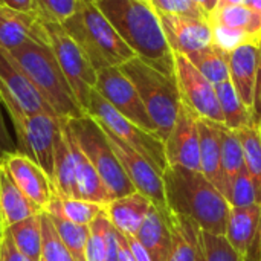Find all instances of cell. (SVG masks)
<instances>
[{
  "label": "cell",
  "instance_id": "cell-19",
  "mask_svg": "<svg viewBox=\"0 0 261 261\" xmlns=\"http://www.w3.org/2000/svg\"><path fill=\"white\" fill-rule=\"evenodd\" d=\"M61 128H63V133H64V136H66V139L69 142L70 151H72L80 199L106 206L107 203H110L113 200L109 190H107V187L104 185L102 179L99 177V174L95 170V167L92 165V162L87 159V156L83 153V150L75 142L73 136L70 135V132L64 125L63 119H61Z\"/></svg>",
  "mask_w": 261,
  "mask_h": 261
},
{
  "label": "cell",
  "instance_id": "cell-39",
  "mask_svg": "<svg viewBox=\"0 0 261 261\" xmlns=\"http://www.w3.org/2000/svg\"><path fill=\"white\" fill-rule=\"evenodd\" d=\"M81 0H34V11L46 20L64 23L72 17Z\"/></svg>",
  "mask_w": 261,
  "mask_h": 261
},
{
  "label": "cell",
  "instance_id": "cell-35",
  "mask_svg": "<svg viewBox=\"0 0 261 261\" xmlns=\"http://www.w3.org/2000/svg\"><path fill=\"white\" fill-rule=\"evenodd\" d=\"M225 199L231 206L240 208V206H251L258 203L257 202V191L254 187V182L251 176L248 174L246 168L242 170L239 174H236L232 179L226 182V191Z\"/></svg>",
  "mask_w": 261,
  "mask_h": 261
},
{
  "label": "cell",
  "instance_id": "cell-15",
  "mask_svg": "<svg viewBox=\"0 0 261 261\" xmlns=\"http://www.w3.org/2000/svg\"><path fill=\"white\" fill-rule=\"evenodd\" d=\"M167 41L174 54L190 55L213 44V28L208 18L159 12Z\"/></svg>",
  "mask_w": 261,
  "mask_h": 261
},
{
  "label": "cell",
  "instance_id": "cell-50",
  "mask_svg": "<svg viewBox=\"0 0 261 261\" xmlns=\"http://www.w3.org/2000/svg\"><path fill=\"white\" fill-rule=\"evenodd\" d=\"M217 5H219V0H205L203 2V8H205V12L208 14V17L217 8Z\"/></svg>",
  "mask_w": 261,
  "mask_h": 261
},
{
  "label": "cell",
  "instance_id": "cell-22",
  "mask_svg": "<svg viewBox=\"0 0 261 261\" xmlns=\"http://www.w3.org/2000/svg\"><path fill=\"white\" fill-rule=\"evenodd\" d=\"M41 213L43 210L23 194L5 165L0 164V229H6Z\"/></svg>",
  "mask_w": 261,
  "mask_h": 261
},
{
  "label": "cell",
  "instance_id": "cell-46",
  "mask_svg": "<svg viewBox=\"0 0 261 261\" xmlns=\"http://www.w3.org/2000/svg\"><path fill=\"white\" fill-rule=\"evenodd\" d=\"M254 115H255V121L260 124L261 127V54L260 64H258V73H257V84H255V96H254Z\"/></svg>",
  "mask_w": 261,
  "mask_h": 261
},
{
  "label": "cell",
  "instance_id": "cell-44",
  "mask_svg": "<svg viewBox=\"0 0 261 261\" xmlns=\"http://www.w3.org/2000/svg\"><path fill=\"white\" fill-rule=\"evenodd\" d=\"M106 245H107V254L106 261H119V245H118V236L115 226L110 223L107 234H106Z\"/></svg>",
  "mask_w": 261,
  "mask_h": 261
},
{
  "label": "cell",
  "instance_id": "cell-28",
  "mask_svg": "<svg viewBox=\"0 0 261 261\" xmlns=\"http://www.w3.org/2000/svg\"><path fill=\"white\" fill-rule=\"evenodd\" d=\"M171 232V251L167 261L197 260V229L199 226L191 220L173 214L168 223Z\"/></svg>",
  "mask_w": 261,
  "mask_h": 261
},
{
  "label": "cell",
  "instance_id": "cell-18",
  "mask_svg": "<svg viewBox=\"0 0 261 261\" xmlns=\"http://www.w3.org/2000/svg\"><path fill=\"white\" fill-rule=\"evenodd\" d=\"M260 43H246L229 52V78L242 101L254 112V96L260 64Z\"/></svg>",
  "mask_w": 261,
  "mask_h": 261
},
{
  "label": "cell",
  "instance_id": "cell-14",
  "mask_svg": "<svg viewBox=\"0 0 261 261\" xmlns=\"http://www.w3.org/2000/svg\"><path fill=\"white\" fill-rule=\"evenodd\" d=\"M197 115L182 101L176 124L164 141L168 165L184 167L202 173L200 168V141Z\"/></svg>",
  "mask_w": 261,
  "mask_h": 261
},
{
  "label": "cell",
  "instance_id": "cell-23",
  "mask_svg": "<svg viewBox=\"0 0 261 261\" xmlns=\"http://www.w3.org/2000/svg\"><path fill=\"white\" fill-rule=\"evenodd\" d=\"M199 141H200V168L202 174L225 196L226 179L222 167V151H220V136L217 130V122L210 119L197 118Z\"/></svg>",
  "mask_w": 261,
  "mask_h": 261
},
{
  "label": "cell",
  "instance_id": "cell-9",
  "mask_svg": "<svg viewBox=\"0 0 261 261\" xmlns=\"http://www.w3.org/2000/svg\"><path fill=\"white\" fill-rule=\"evenodd\" d=\"M0 101L11 118L12 127L31 115L47 113L57 116L35 86L3 49H0Z\"/></svg>",
  "mask_w": 261,
  "mask_h": 261
},
{
  "label": "cell",
  "instance_id": "cell-21",
  "mask_svg": "<svg viewBox=\"0 0 261 261\" xmlns=\"http://www.w3.org/2000/svg\"><path fill=\"white\" fill-rule=\"evenodd\" d=\"M261 225V205L255 203L251 206H231L225 237L229 245L248 260L249 252L257 239Z\"/></svg>",
  "mask_w": 261,
  "mask_h": 261
},
{
  "label": "cell",
  "instance_id": "cell-41",
  "mask_svg": "<svg viewBox=\"0 0 261 261\" xmlns=\"http://www.w3.org/2000/svg\"><path fill=\"white\" fill-rule=\"evenodd\" d=\"M151 5L158 12L162 14H177V15L210 20L205 9L200 5H197L194 0H151Z\"/></svg>",
  "mask_w": 261,
  "mask_h": 261
},
{
  "label": "cell",
  "instance_id": "cell-12",
  "mask_svg": "<svg viewBox=\"0 0 261 261\" xmlns=\"http://www.w3.org/2000/svg\"><path fill=\"white\" fill-rule=\"evenodd\" d=\"M14 132L17 150L29 156L50 177L55 141L61 132V119L47 113L24 116L17 125H14Z\"/></svg>",
  "mask_w": 261,
  "mask_h": 261
},
{
  "label": "cell",
  "instance_id": "cell-2",
  "mask_svg": "<svg viewBox=\"0 0 261 261\" xmlns=\"http://www.w3.org/2000/svg\"><path fill=\"white\" fill-rule=\"evenodd\" d=\"M162 180L173 214L191 220L202 231L225 236L231 205L202 173L168 165Z\"/></svg>",
  "mask_w": 261,
  "mask_h": 261
},
{
  "label": "cell",
  "instance_id": "cell-51",
  "mask_svg": "<svg viewBox=\"0 0 261 261\" xmlns=\"http://www.w3.org/2000/svg\"><path fill=\"white\" fill-rule=\"evenodd\" d=\"M246 0H219L217 8H223V6H236V5H245Z\"/></svg>",
  "mask_w": 261,
  "mask_h": 261
},
{
  "label": "cell",
  "instance_id": "cell-17",
  "mask_svg": "<svg viewBox=\"0 0 261 261\" xmlns=\"http://www.w3.org/2000/svg\"><path fill=\"white\" fill-rule=\"evenodd\" d=\"M2 164L23 194L44 211L54 197V185L43 168L20 151L9 154Z\"/></svg>",
  "mask_w": 261,
  "mask_h": 261
},
{
  "label": "cell",
  "instance_id": "cell-45",
  "mask_svg": "<svg viewBox=\"0 0 261 261\" xmlns=\"http://www.w3.org/2000/svg\"><path fill=\"white\" fill-rule=\"evenodd\" d=\"M125 240L128 243V248L133 254L135 261H151L148 252L145 251V248L139 243V240L135 236H125Z\"/></svg>",
  "mask_w": 261,
  "mask_h": 261
},
{
  "label": "cell",
  "instance_id": "cell-42",
  "mask_svg": "<svg viewBox=\"0 0 261 261\" xmlns=\"http://www.w3.org/2000/svg\"><path fill=\"white\" fill-rule=\"evenodd\" d=\"M0 261H29L17 249L8 229H0Z\"/></svg>",
  "mask_w": 261,
  "mask_h": 261
},
{
  "label": "cell",
  "instance_id": "cell-8",
  "mask_svg": "<svg viewBox=\"0 0 261 261\" xmlns=\"http://www.w3.org/2000/svg\"><path fill=\"white\" fill-rule=\"evenodd\" d=\"M43 24L47 32L49 46L66 75L78 102L87 113L90 93L93 92L96 86V76L98 72L90 64L84 52L80 49V46L70 38V35L64 31L61 23L41 18Z\"/></svg>",
  "mask_w": 261,
  "mask_h": 261
},
{
  "label": "cell",
  "instance_id": "cell-27",
  "mask_svg": "<svg viewBox=\"0 0 261 261\" xmlns=\"http://www.w3.org/2000/svg\"><path fill=\"white\" fill-rule=\"evenodd\" d=\"M214 87H216V92H217L220 110L223 113L225 125L228 128L237 132V130H240L243 127H248L252 122H257L254 112L242 101V98L237 93V90H236L234 84L231 83V80L219 83Z\"/></svg>",
  "mask_w": 261,
  "mask_h": 261
},
{
  "label": "cell",
  "instance_id": "cell-34",
  "mask_svg": "<svg viewBox=\"0 0 261 261\" xmlns=\"http://www.w3.org/2000/svg\"><path fill=\"white\" fill-rule=\"evenodd\" d=\"M196 261H246L226 240L225 236H216L197 229V260Z\"/></svg>",
  "mask_w": 261,
  "mask_h": 261
},
{
  "label": "cell",
  "instance_id": "cell-6",
  "mask_svg": "<svg viewBox=\"0 0 261 261\" xmlns=\"http://www.w3.org/2000/svg\"><path fill=\"white\" fill-rule=\"evenodd\" d=\"M63 122L98 171L113 200L136 191L113 153L106 132L92 116L84 115L75 119H63Z\"/></svg>",
  "mask_w": 261,
  "mask_h": 261
},
{
  "label": "cell",
  "instance_id": "cell-4",
  "mask_svg": "<svg viewBox=\"0 0 261 261\" xmlns=\"http://www.w3.org/2000/svg\"><path fill=\"white\" fill-rule=\"evenodd\" d=\"M8 54L60 119H75L87 115L49 44L26 43Z\"/></svg>",
  "mask_w": 261,
  "mask_h": 261
},
{
  "label": "cell",
  "instance_id": "cell-43",
  "mask_svg": "<svg viewBox=\"0 0 261 261\" xmlns=\"http://www.w3.org/2000/svg\"><path fill=\"white\" fill-rule=\"evenodd\" d=\"M3 104L0 101V164L12 153L18 151L17 150V144L14 142V139L11 138L9 128L5 122V116H3Z\"/></svg>",
  "mask_w": 261,
  "mask_h": 261
},
{
  "label": "cell",
  "instance_id": "cell-48",
  "mask_svg": "<svg viewBox=\"0 0 261 261\" xmlns=\"http://www.w3.org/2000/svg\"><path fill=\"white\" fill-rule=\"evenodd\" d=\"M0 3L8 6V8L18 9V11H26V12H31L35 8L34 0H0Z\"/></svg>",
  "mask_w": 261,
  "mask_h": 261
},
{
  "label": "cell",
  "instance_id": "cell-25",
  "mask_svg": "<svg viewBox=\"0 0 261 261\" xmlns=\"http://www.w3.org/2000/svg\"><path fill=\"white\" fill-rule=\"evenodd\" d=\"M49 219L54 223V228L57 234L60 236L61 242L67 248V251L72 254L75 261H86V248L90 236V226H81L73 222H70L60 208V200L57 194L54 193V197L47 208L44 210Z\"/></svg>",
  "mask_w": 261,
  "mask_h": 261
},
{
  "label": "cell",
  "instance_id": "cell-47",
  "mask_svg": "<svg viewBox=\"0 0 261 261\" xmlns=\"http://www.w3.org/2000/svg\"><path fill=\"white\" fill-rule=\"evenodd\" d=\"M116 236H118V245H119V261H135L133 254L128 248V243L125 240V236L121 234L118 229H116Z\"/></svg>",
  "mask_w": 261,
  "mask_h": 261
},
{
  "label": "cell",
  "instance_id": "cell-38",
  "mask_svg": "<svg viewBox=\"0 0 261 261\" xmlns=\"http://www.w3.org/2000/svg\"><path fill=\"white\" fill-rule=\"evenodd\" d=\"M110 226V220L106 213L99 214L90 223V236L86 248V261H106L107 245H106V234Z\"/></svg>",
  "mask_w": 261,
  "mask_h": 261
},
{
  "label": "cell",
  "instance_id": "cell-40",
  "mask_svg": "<svg viewBox=\"0 0 261 261\" xmlns=\"http://www.w3.org/2000/svg\"><path fill=\"white\" fill-rule=\"evenodd\" d=\"M211 28H213V43L222 50H225L226 54L232 52L234 49L246 43H260L245 31L231 29L216 23H211Z\"/></svg>",
  "mask_w": 261,
  "mask_h": 261
},
{
  "label": "cell",
  "instance_id": "cell-10",
  "mask_svg": "<svg viewBox=\"0 0 261 261\" xmlns=\"http://www.w3.org/2000/svg\"><path fill=\"white\" fill-rule=\"evenodd\" d=\"M102 130L106 132L109 144H110L113 153L116 154L127 177L133 184L135 190L138 193H141L142 196H145L153 203V206L159 211V214L164 217V220L168 225L171 222L173 213L170 211L167 199H165L162 174L144 156H141L138 151H135L125 142L118 139L115 135H112L106 128H102Z\"/></svg>",
  "mask_w": 261,
  "mask_h": 261
},
{
  "label": "cell",
  "instance_id": "cell-5",
  "mask_svg": "<svg viewBox=\"0 0 261 261\" xmlns=\"http://www.w3.org/2000/svg\"><path fill=\"white\" fill-rule=\"evenodd\" d=\"M121 70L135 84L150 118L156 125L158 136L165 141L176 124L182 106L177 81L164 75L139 57L124 63Z\"/></svg>",
  "mask_w": 261,
  "mask_h": 261
},
{
  "label": "cell",
  "instance_id": "cell-26",
  "mask_svg": "<svg viewBox=\"0 0 261 261\" xmlns=\"http://www.w3.org/2000/svg\"><path fill=\"white\" fill-rule=\"evenodd\" d=\"M145 248L151 261H167L171 251V232L170 226L153 206L145 217L141 229L135 236Z\"/></svg>",
  "mask_w": 261,
  "mask_h": 261
},
{
  "label": "cell",
  "instance_id": "cell-37",
  "mask_svg": "<svg viewBox=\"0 0 261 261\" xmlns=\"http://www.w3.org/2000/svg\"><path fill=\"white\" fill-rule=\"evenodd\" d=\"M58 200H60V208H61L63 214L70 222L81 225V226H90V223L99 214L104 213L102 205L87 202L83 199H61V197H58Z\"/></svg>",
  "mask_w": 261,
  "mask_h": 261
},
{
  "label": "cell",
  "instance_id": "cell-24",
  "mask_svg": "<svg viewBox=\"0 0 261 261\" xmlns=\"http://www.w3.org/2000/svg\"><path fill=\"white\" fill-rule=\"evenodd\" d=\"M54 193L61 199H80L78 185H76V174H75V164L72 158V151L69 142L61 132L55 141L54 150V168L50 176Z\"/></svg>",
  "mask_w": 261,
  "mask_h": 261
},
{
  "label": "cell",
  "instance_id": "cell-1",
  "mask_svg": "<svg viewBox=\"0 0 261 261\" xmlns=\"http://www.w3.org/2000/svg\"><path fill=\"white\" fill-rule=\"evenodd\" d=\"M127 46L145 63L176 80V58L159 12L142 0H95Z\"/></svg>",
  "mask_w": 261,
  "mask_h": 261
},
{
  "label": "cell",
  "instance_id": "cell-31",
  "mask_svg": "<svg viewBox=\"0 0 261 261\" xmlns=\"http://www.w3.org/2000/svg\"><path fill=\"white\" fill-rule=\"evenodd\" d=\"M11 234L17 249L29 261H41V214L24 219L9 228H6Z\"/></svg>",
  "mask_w": 261,
  "mask_h": 261
},
{
  "label": "cell",
  "instance_id": "cell-52",
  "mask_svg": "<svg viewBox=\"0 0 261 261\" xmlns=\"http://www.w3.org/2000/svg\"><path fill=\"white\" fill-rule=\"evenodd\" d=\"M245 5L249 6L251 9H254L255 12H258L261 15V0H246Z\"/></svg>",
  "mask_w": 261,
  "mask_h": 261
},
{
  "label": "cell",
  "instance_id": "cell-16",
  "mask_svg": "<svg viewBox=\"0 0 261 261\" xmlns=\"http://www.w3.org/2000/svg\"><path fill=\"white\" fill-rule=\"evenodd\" d=\"M26 43L49 44L41 17L35 11H18L0 3V49L11 52Z\"/></svg>",
  "mask_w": 261,
  "mask_h": 261
},
{
  "label": "cell",
  "instance_id": "cell-13",
  "mask_svg": "<svg viewBox=\"0 0 261 261\" xmlns=\"http://www.w3.org/2000/svg\"><path fill=\"white\" fill-rule=\"evenodd\" d=\"M176 58V81L180 90L182 101L200 118L213 122L225 124L220 110L217 92L196 66L182 54H174Z\"/></svg>",
  "mask_w": 261,
  "mask_h": 261
},
{
  "label": "cell",
  "instance_id": "cell-3",
  "mask_svg": "<svg viewBox=\"0 0 261 261\" xmlns=\"http://www.w3.org/2000/svg\"><path fill=\"white\" fill-rule=\"evenodd\" d=\"M61 26L80 46L96 72L113 66L121 67L136 57L95 0H81L75 14Z\"/></svg>",
  "mask_w": 261,
  "mask_h": 261
},
{
  "label": "cell",
  "instance_id": "cell-11",
  "mask_svg": "<svg viewBox=\"0 0 261 261\" xmlns=\"http://www.w3.org/2000/svg\"><path fill=\"white\" fill-rule=\"evenodd\" d=\"M95 90L122 116L138 127L158 135L156 125L150 118L135 84L121 67H106L98 72Z\"/></svg>",
  "mask_w": 261,
  "mask_h": 261
},
{
  "label": "cell",
  "instance_id": "cell-32",
  "mask_svg": "<svg viewBox=\"0 0 261 261\" xmlns=\"http://www.w3.org/2000/svg\"><path fill=\"white\" fill-rule=\"evenodd\" d=\"M239 139L243 148L245 168L251 176L255 191L257 202L261 205V127L258 122H252L248 127L237 130Z\"/></svg>",
  "mask_w": 261,
  "mask_h": 261
},
{
  "label": "cell",
  "instance_id": "cell-7",
  "mask_svg": "<svg viewBox=\"0 0 261 261\" xmlns=\"http://www.w3.org/2000/svg\"><path fill=\"white\" fill-rule=\"evenodd\" d=\"M87 115L92 116L102 128L144 156L161 174H164V171L168 168L164 141L158 135L138 127L125 116H122L95 89L90 93Z\"/></svg>",
  "mask_w": 261,
  "mask_h": 261
},
{
  "label": "cell",
  "instance_id": "cell-20",
  "mask_svg": "<svg viewBox=\"0 0 261 261\" xmlns=\"http://www.w3.org/2000/svg\"><path fill=\"white\" fill-rule=\"evenodd\" d=\"M153 203L135 191L128 196L112 200L104 206V213L110 223L124 236H136L141 229L145 217L151 211Z\"/></svg>",
  "mask_w": 261,
  "mask_h": 261
},
{
  "label": "cell",
  "instance_id": "cell-36",
  "mask_svg": "<svg viewBox=\"0 0 261 261\" xmlns=\"http://www.w3.org/2000/svg\"><path fill=\"white\" fill-rule=\"evenodd\" d=\"M41 261H75L72 254L61 242L60 236L57 234L54 223L46 214V211L41 213Z\"/></svg>",
  "mask_w": 261,
  "mask_h": 261
},
{
  "label": "cell",
  "instance_id": "cell-33",
  "mask_svg": "<svg viewBox=\"0 0 261 261\" xmlns=\"http://www.w3.org/2000/svg\"><path fill=\"white\" fill-rule=\"evenodd\" d=\"M217 130L220 136V151H222V167L226 182L245 170L243 148L237 132L228 128L225 124L217 122Z\"/></svg>",
  "mask_w": 261,
  "mask_h": 261
},
{
  "label": "cell",
  "instance_id": "cell-53",
  "mask_svg": "<svg viewBox=\"0 0 261 261\" xmlns=\"http://www.w3.org/2000/svg\"><path fill=\"white\" fill-rule=\"evenodd\" d=\"M142 2H147V3H151V0H142Z\"/></svg>",
  "mask_w": 261,
  "mask_h": 261
},
{
  "label": "cell",
  "instance_id": "cell-30",
  "mask_svg": "<svg viewBox=\"0 0 261 261\" xmlns=\"http://www.w3.org/2000/svg\"><path fill=\"white\" fill-rule=\"evenodd\" d=\"M196 69L214 86L229 78V54L217 47L214 43L205 49L187 55Z\"/></svg>",
  "mask_w": 261,
  "mask_h": 261
},
{
  "label": "cell",
  "instance_id": "cell-49",
  "mask_svg": "<svg viewBox=\"0 0 261 261\" xmlns=\"http://www.w3.org/2000/svg\"><path fill=\"white\" fill-rule=\"evenodd\" d=\"M246 261H261V225L260 229H258V234H257V239L254 242V246L249 252V257Z\"/></svg>",
  "mask_w": 261,
  "mask_h": 261
},
{
  "label": "cell",
  "instance_id": "cell-29",
  "mask_svg": "<svg viewBox=\"0 0 261 261\" xmlns=\"http://www.w3.org/2000/svg\"><path fill=\"white\" fill-rule=\"evenodd\" d=\"M210 23L245 31L261 43V15L246 5L216 8L210 14Z\"/></svg>",
  "mask_w": 261,
  "mask_h": 261
}]
</instances>
